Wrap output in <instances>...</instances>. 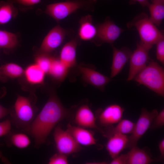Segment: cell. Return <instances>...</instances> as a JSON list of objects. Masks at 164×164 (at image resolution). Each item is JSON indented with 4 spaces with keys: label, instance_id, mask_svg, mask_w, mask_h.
<instances>
[{
    "label": "cell",
    "instance_id": "obj_31",
    "mask_svg": "<svg viewBox=\"0 0 164 164\" xmlns=\"http://www.w3.org/2000/svg\"><path fill=\"white\" fill-rule=\"evenodd\" d=\"M156 44V56L157 59L162 64H164V37L159 40Z\"/></svg>",
    "mask_w": 164,
    "mask_h": 164
},
{
    "label": "cell",
    "instance_id": "obj_33",
    "mask_svg": "<svg viewBox=\"0 0 164 164\" xmlns=\"http://www.w3.org/2000/svg\"><path fill=\"white\" fill-rule=\"evenodd\" d=\"M12 3H16L20 6L30 7L40 3L41 0H8Z\"/></svg>",
    "mask_w": 164,
    "mask_h": 164
},
{
    "label": "cell",
    "instance_id": "obj_27",
    "mask_svg": "<svg viewBox=\"0 0 164 164\" xmlns=\"http://www.w3.org/2000/svg\"><path fill=\"white\" fill-rule=\"evenodd\" d=\"M18 40L15 33L5 30H0V48L10 50L17 45Z\"/></svg>",
    "mask_w": 164,
    "mask_h": 164
},
{
    "label": "cell",
    "instance_id": "obj_15",
    "mask_svg": "<svg viewBox=\"0 0 164 164\" xmlns=\"http://www.w3.org/2000/svg\"><path fill=\"white\" fill-rule=\"evenodd\" d=\"M108 140L106 149L109 155L113 159L119 155L126 148L128 141L127 135L115 133L107 137Z\"/></svg>",
    "mask_w": 164,
    "mask_h": 164
},
{
    "label": "cell",
    "instance_id": "obj_38",
    "mask_svg": "<svg viewBox=\"0 0 164 164\" xmlns=\"http://www.w3.org/2000/svg\"><path fill=\"white\" fill-rule=\"evenodd\" d=\"M87 1L90 6L92 7L94 3L93 0H87Z\"/></svg>",
    "mask_w": 164,
    "mask_h": 164
},
{
    "label": "cell",
    "instance_id": "obj_12",
    "mask_svg": "<svg viewBox=\"0 0 164 164\" xmlns=\"http://www.w3.org/2000/svg\"><path fill=\"white\" fill-rule=\"evenodd\" d=\"M78 69L81 73L83 80L99 89L104 90L105 86L111 80V79L92 69L79 66Z\"/></svg>",
    "mask_w": 164,
    "mask_h": 164
},
{
    "label": "cell",
    "instance_id": "obj_30",
    "mask_svg": "<svg viewBox=\"0 0 164 164\" xmlns=\"http://www.w3.org/2000/svg\"><path fill=\"white\" fill-rule=\"evenodd\" d=\"M68 163L67 156L59 153H56L49 159V164H67Z\"/></svg>",
    "mask_w": 164,
    "mask_h": 164
},
{
    "label": "cell",
    "instance_id": "obj_26",
    "mask_svg": "<svg viewBox=\"0 0 164 164\" xmlns=\"http://www.w3.org/2000/svg\"><path fill=\"white\" fill-rule=\"evenodd\" d=\"M69 69L59 59L54 58L48 73L55 79L62 81L67 75Z\"/></svg>",
    "mask_w": 164,
    "mask_h": 164
},
{
    "label": "cell",
    "instance_id": "obj_8",
    "mask_svg": "<svg viewBox=\"0 0 164 164\" xmlns=\"http://www.w3.org/2000/svg\"><path fill=\"white\" fill-rule=\"evenodd\" d=\"M149 50L140 42L137 43L136 48L132 53L129 60V68L127 80H133L135 76L147 65L149 61Z\"/></svg>",
    "mask_w": 164,
    "mask_h": 164
},
{
    "label": "cell",
    "instance_id": "obj_19",
    "mask_svg": "<svg viewBox=\"0 0 164 164\" xmlns=\"http://www.w3.org/2000/svg\"><path fill=\"white\" fill-rule=\"evenodd\" d=\"M126 154L127 164H148L155 161L147 151L136 146L131 149Z\"/></svg>",
    "mask_w": 164,
    "mask_h": 164
},
{
    "label": "cell",
    "instance_id": "obj_36",
    "mask_svg": "<svg viewBox=\"0 0 164 164\" xmlns=\"http://www.w3.org/2000/svg\"><path fill=\"white\" fill-rule=\"evenodd\" d=\"M136 2L139 3L143 7L148 6L150 4L148 0H130L129 3L133 4Z\"/></svg>",
    "mask_w": 164,
    "mask_h": 164
},
{
    "label": "cell",
    "instance_id": "obj_10",
    "mask_svg": "<svg viewBox=\"0 0 164 164\" xmlns=\"http://www.w3.org/2000/svg\"><path fill=\"white\" fill-rule=\"evenodd\" d=\"M97 33L95 40L100 43L112 45L124 30L116 25L110 18L96 25Z\"/></svg>",
    "mask_w": 164,
    "mask_h": 164
},
{
    "label": "cell",
    "instance_id": "obj_23",
    "mask_svg": "<svg viewBox=\"0 0 164 164\" xmlns=\"http://www.w3.org/2000/svg\"><path fill=\"white\" fill-rule=\"evenodd\" d=\"M18 13L17 9L8 0L0 1V24L8 23L15 18Z\"/></svg>",
    "mask_w": 164,
    "mask_h": 164
},
{
    "label": "cell",
    "instance_id": "obj_3",
    "mask_svg": "<svg viewBox=\"0 0 164 164\" xmlns=\"http://www.w3.org/2000/svg\"><path fill=\"white\" fill-rule=\"evenodd\" d=\"M133 80L157 94L164 96V70L157 62L149 61Z\"/></svg>",
    "mask_w": 164,
    "mask_h": 164
},
{
    "label": "cell",
    "instance_id": "obj_16",
    "mask_svg": "<svg viewBox=\"0 0 164 164\" xmlns=\"http://www.w3.org/2000/svg\"><path fill=\"white\" fill-rule=\"evenodd\" d=\"M78 31V38L85 41H92L95 40L97 33L96 25L93 22L91 15H87L83 16L79 21Z\"/></svg>",
    "mask_w": 164,
    "mask_h": 164
},
{
    "label": "cell",
    "instance_id": "obj_25",
    "mask_svg": "<svg viewBox=\"0 0 164 164\" xmlns=\"http://www.w3.org/2000/svg\"><path fill=\"white\" fill-rule=\"evenodd\" d=\"M149 8L150 19L156 26H159L164 17V2L152 0L147 6Z\"/></svg>",
    "mask_w": 164,
    "mask_h": 164
},
{
    "label": "cell",
    "instance_id": "obj_21",
    "mask_svg": "<svg viewBox=\"0 0 164 164\" xmlns=\"http://www.w3.org/2000/svg\"><path fill=\"white\" fill-rule=\"evenodd\" d=\"M24 71L20 66L13 63H9L0 67V80L5 81L10 78L19 77L22 76Z\"/></svg>",
    "mask_w": 164,
    "mask_h": 164
},
{
    "label": "cell",
    "instance_id": "obj_2",
    "mask_svg": "<svg viewBox=\"0 0 164 164\" xmlns=\"http://www.w3.org/2000/svg\"><path fill=\"white\" fill-rule=\"evenodd\" d=\"M37 109L33 100L18 95L14 105L10 108V120L18 129L27 132L37 116Z\"/></svg>",
    "mask_w": 164,
    "mask_h": 164
},
{
    "label": "cell",
    "instance_id": "obj_32",
    "mask_svg": "<svg viewBox=\"0 0 164 164\" xmlns=\"http://www.w3.org/2000/svg\"><path fill=\"white\" fill-rule=\"evenodd\" d=\"M12 124L9 119L0 122V137L6 135L10 131Z\"/></svg>",
    "mask_w": 164,
    "mask_h": 164
},
{
    "label": "cell",
    "instance_id": "obj_17",
    "mask_svg": "<svg viewBox=\"0 0 164 164\" xmlns=\"http://www.w3.org/2000/svg\"><path fill=\"white\" fill-rule=\"evenodd\" d=\"M66 130L80 145L87 146L96 143L93 134L85 128L68 124Z\"/></svg>",
    "mask_w": 164,
    "mask_h": 164
},
{
    "label": "cell",
    "instance_id": "obj_29",
    "mask_svg": "<svg viewBox=\"0 0 164 164\" xmlns=\"http://www.w3.org/2000/svg\"><path fill=\"white\" fill-rule=\"evenodd\" d=\"M164 125V109L163 108L153 119L150 128L151 129H155L160 128Z\"/></svg>",
    "mask_w": 164,
    "mask_h": 164
},
{
    "label": "cell",
    "instance_id": "obj_9",
    "mask_svg": "<svg viewBox=\"0 0 164 164\" xmlns=\"http://www.w3.org/2000/svg\"><path fill=\"white\" fill-rule=\"evenodd\" d=\"M68 32L59 25L54 27L43 39L39 49L40 53L50 54L62 44Z\"/></svg>",
    "mask_w": 164,
    "mask_h": 164
},
{
    "label": "cell",
    "instance_id": "obj_34",
    "mask_svg": "<svg viewBox=\"0 0 164 164\" xmlns=\"http://www.w3.org/2000/svg\"><path fill=\"white\" fill-rule=\"evenodd\" d=\"M110 162V164H127V158L126 154L119 155L112 159Z\"/></svg>",
    "mask_w": 164,
    "mask_h": 164
},
{
    "label": "cell",
    "instance_id": "obj_18",
    "mask_svg": "<svg viewBox=\"0 0 164 164\" xmlns=\"http://www.w3.org/2000/svg\"><path fill=\"white\" fill-rule=\"evenodd\" d=\"M77 38H74L66 43L60 52L59 60L69 68L75 66L77 64Z\"/></svg>",
    "mask_w": 164,
    "mask_h": 164
},
{
    "label": "cell",
    "instance_id": "obj_13",
    "mask_svg": "<svg viewBox=\"0 0 164 164\" xmlns=\"http://www.w3.org/2000/svg\"><path fill=\"white\" fill-rule=\"evenodd\" d=\"M113 59L111 67V77L113 78L119 74L127 63L132 53L128 48L124 47L118 49L113 45Z\"/></svg>",
    "mask_w": 164,
    "mask_h": 164
},
{
    "label": "cell",
    "instance_id": "obj_40",
    "mask_svg": "<svg viewBox=\"0 0 164 164\" xmlns=\"http://www.w3.org/2000/svg\"><path fill=\"white\" fill-rule=\"evenodd\" d=\"M154 0V1H157L162 2H164V0Z\"/></svg>",
    "mask_w": 164,
    "mask_h": 164
},
{
    "label": "cell",
    "instance_id": "obj_7",
    "mask_svg": "<svg viewBox=\"0 0 164 164\" xmlns=\"http://www.w3.org/2000/svg\"><path fill=\"white\" fill-rule=\"evenodd\" d=\"M53 137L58 152L67 155L76 153L81 149V147L67 130L59 126L56 127Z\"/></svg>",
    "mask_w": 164,
    "mask_h": 164
},
{
    "label": "cell",
    "instance_id": "obj_35",
    "mask_svg": "<svg viewBox=\"0 0 164 164\" xmlns=\"http://www.w3.org/2000/svg\"><path fill=\"white\" fill-rule=\"evenodd\" d=\"M10 111V108H6L0 104V119L8 114Z\"/></svg>",
    "mask_w": 164,
    "mask_h": 164
},
{
    "label": "cell",
    "instance_id": "obj_41",
    "mask_svg": "<svg viewBox=\"0 0 164 164\" xmlns=\"http://www.w3.org/2000/svg\"><path fill=\"white\" fill-rule=\"evenodd\" d=\"M97 0H93L94 2H96Z\"/></svg>",
    "mask_w": 164,
    "mask_h": 164
},
{
    "label": "cell",
    "instance_id": "obj_6",
    "mask_svg": "<svg viewBox=\"0 0 164 164\" xmlns=\"http://www.w3.org/2000/svg\"><path fill=\"white\" fill-rule=\"evenodd\" d=\"M156 109L151 111L143 108L136 123L134 130L128 136V141L126 148L130 149L136 146L138 141L147 131L150 128L154 119L158 113Z\"/></svg>",
    "mask_w": 164,
    "mask_h": 164
},
{
    "label": "cell",
    "instance_id": "obj_5",
    "mask_svg": "<svg viewBox=\"0 0 164 164\" xmlns=\"http://www.w3.org/2000/svg\"><path fill=\"white\" fill-rule=\"evenodd\" d=\"M80 9L93 8L87 0H67L47 5L43 12L59 22Z\"/></svg>",
    "mask_w": 164,
    "mask_h": 164
},
{
    "label": "cell",
    "instance_id": "obj_1",
    "mask_svg": "<svg viewBox=\"0 0 164 164\" xmlns=\"http://www.w3.org/2000/svg\"><path fill=\"white\" fill-rule=\"evenodd\" d=\"M68 112L57 97L50 95L40 112L32 122L27 132L34 138L35 146L38 148L45 143L51 132L56 124L67 117Z\"/></svg>",
    "mask_w": 164,
    "mask_h": 164
},
{
    "label": "cell",
    "instance_id": "obj_4",
    "mask_svg": "<svg viewBox=\"0 0 164 164\" xmlns=\"http://www.w3.org/2000/svg\"><path fill=\"white\" fill-rule=\"evenodd\" d=\"M129 28L134 27L138 32L140 42L150 50L161 39L164 37L162 32L160 31L144 12L136 16L127 24Z\"/></svg>",
    "mask_w": 164,
    "mask_h": 164
},
{
    "label": "cell",
    "instance_id": "obj_28",
    "mask_svg": "<svg viewBox=\"0 0 164 164\" xmlns=\"http://www.w3.org/2000/svg\"><path fill=\"white\" fill-rule=\"evenodd\" d=\"M54 58L49 54L40 53L35 58V63L45 73H48Z\"/></svg>",
    "mask_w": 164,
    "mask_h": 164
},
{
    "label": "cell",
    "instance_id": "obj_22",
    "mask_svg": "<svg viewBox=\"0 0 164 164\" xmlns=\"http://www.w3.org/2000/svg\"><path fill=\"white\" fill-rule=\"evenodd\" d=\"M6 142L8 146H14L20 149L27 147L31 143L29 137L26 134L11 132L6 135Z\"/></svg>",
    "mask_w": 164,
    "mask_h": 164
},
{
    "label": "cell",
    "instance_id": "obj_20",
    "mask_svg": "<svg viewBox=\"0 0 164 164\" xmlns=\"http://www.w3.org/2000/svg\"><path fill=\"white\" fill-rule=\"evenodd\" d=\"M115 126L105 128L106 130L103 131L102 133L107 137L115 133H119L127 135L131 134L135 126V123L132 121L126 119H121L117 123Z\"/></svg>",
    "mask_w": 164,
    "mask_h": 164
},
{
    "label": "cell",
    "instance_id": "obj_24",
    "mask_svg": "<svg viewBox=\"0 0 164 164\" xmlns=\"http://www.w3.org/2000/svg\"><path fill=\"white\" fill-rule=\"evenodd\" d=\"M24 73L27 81L32 84L42 83L46 74L35 63L29 66L24 71Z\"/></svg>",
    "mask_w": 164,
    "mask_h": 164
},
{
    "label": "cell",
    "instance_id": "obj_14",
    "mask_svg": "<svg viewBox=\"0 0 164 164\" xmlns=\"http://www.w3.org/2000/svg\"><path fill=\"white\" fill-rule=\"evenodd\" d=\"M74 120L75 123L78 126L85 128H94L101 132L97 125L95 116L87 105H83L78 109Z\"/></svg>",
    "mask_w": 164,
    "mask_h": 164
},
{
    "label": "cell",
    "instance_id": "obj_11",
    "mask_svg": "<svg viewBox=\"0 0 164 164\" xmlns=\"http://www.w3.org/2000/svg\"><path fill=\"white\" fill-rule=\"evenodd\" d=\"M124 111V108L119 105H109L99 113L97 117L98 123L100 125L105 128L112 126L122 119Z\"/></svg>",
    "mask_w": 164,
    "mask_h": 164
},
{
    "label": "cell",
    "instance_id": "obj_39",
    "mask_svg": "<svg viewBox=\"0 0 164 164\" xmlns=\"http://www.w3.org/2000/svg\"><path fill=\"white\" fill-rule=\"evenodd\" d=\"M3 144H0V146H2ZM2 156V153L1 151H0V159L1 158Z\"/></svg>",
    "mask_w": 164,
    "mask_h": 164
},
{
    "label": "cell",
    "instance_id": "obj_37",
    "mask_svg": "<svg viewBox=\"0 0 164 164\" xmlns=\"http://www.w3.org/2000/svg\"><path fill=\"white\" fill-rule=\"evenodd\" d=\"M159 148L160 153V158L163 159L164 156V139H162L159 144Z\"/></svg>",
    "mask_w": 164,
    "mask_h": 164
}]
</instances>
